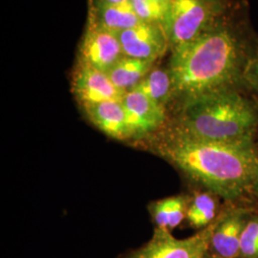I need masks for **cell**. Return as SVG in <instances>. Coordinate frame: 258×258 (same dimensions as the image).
Returning a JSON list of instances; mask_svg holds the SVG:
<instances>
[{
  "label": "cell",
  "mask_w": 258,
  "mask_h": 258,
  "mask_svg": "<svg viewBox=\"0 0 258 258\" xmlns=\"http://www.w3.org/2000/svg\"><path fill=\"white\" fill-rule=\"evenodd\" d=\"M255 34L246 8L234 4L201 36L171 50L167 65L179 105L209 93L242 87V73Z\"/></svg>",
  "instance_id": "obj_1"
},
{
  "label": "cell",
  "mask_w": 258,
  "mask_h": 258,
  "mask_svg": "<svg viewBox=\"0 0 258 258\" xmlns=\"http://www.w3.org/2000/svg\"><path fill=\"white\" fill-rule=\"evenodd\" d=\"M148 147L184 176L210 192L234 200L249 191L258 174L254 144H225L197 138L165 125L146 139Z\"/></svg>",
  "instance_id": "obj_2"
},
{
  "label": "cell",
  "mask_w": 258,
  "mask_h": 258,
  "mask_svg": "<svg viewBox=\"0 0 258 258\" xmlns=\"http://www.w3.org/2000/svg\"><path fill=\"white\" fill-rule=\"evenodd\" d=\"M185 133L225 144H254L258 130V104L231 87L199 96L179 105L173 122Z\"/></svg>",
  "instance_id": "obj_3"
},
{
  "label": "cell",
  "mask_w": 258,
  "mask_h": 258,
  "mask_svg": "<svg viewBox=\"0 0 258 258\" xmlns=\"http://www.w3.org/2000/svg\"><path fill=\"white\" fill-rule=\"evenodd\" d=\"M234 4L231 0H172L164 24L170 51L201 36Z\"/></svg>",
  "instance_id": "obj_4"
},
{
  "label": "cell",
  "mask_w": 258,
  "mask_h": 258,
  "mask_svg": "<svg viewBox=\"0 0 258 258\" xmlns=\"http://www.w3.org/2000/svg\"><path fill=\"white\" fill-rule=\"evenodd\" d=\"M215 221L190 237L178 239L170 231L156 229L144 247L125 258H203L211 248Z\"/></svg>",
  "instance_id": "obj_5"
},
{
  "label": "cell",
  "mask_w": 258,
  "mask_h": 258,
  "mask_svg": "<svg viewBox=\"0 0 258 258\" xmlns=\"http://www.w3.org/2000/svg\"><path fill=\"white\" fill-rule=\"evenodd\" d=\"M123 55L155 62L170 50L165 27L161 24L140 23L118 35Z\"/></svg>",
  "instance_id": "obj_6"
},
{
  "label": "cell",
  "mask_w": 258,
  "mask_h": 258,
  "mask_svg": "<svg viewBox=\"0 0 258 258\" xmlns=\"http://www.w3.org/2000/svg\"><path fill=\"white\" fill-rule=\"evenodd\" d=\"M122 56L118 35L87 25L80 46L79 64L107 73Z\"/></svg>",
  "instance_id": "obj_7"
},
{
  "label": "cell",
  "mask_w": 258,
  "mask_h": 258,
  "mask_svg": "<svg viewBox=\"0 0 258 258\" xmlns=\"http://www.w3.org/2000/svg\"><path fill=\"white\" fill-rule=\"evenodd\" d=\"M125 108L133 140H146L166 124V109L137 89L125 93Z\"/></svg>",
  "instance_id": "obj_8"
},
{
  "label": "cell",
  "mask_w": 258,
  "mask_h": 258,
  "mask_svg": "<svg viewBox=\"0 0 258 258\" xmlns=\"http://www.w3.org/2000/svg\"><path fill=\"white\" fill-rule=\"evenodd\" d=\"M72 93L81 105L86 103L121 101L124 93L111 82L107 73L85 65H77L72 77Z\"/></svg>",
  "instance_id": "obj_9"
},
{
  "label": "cell",
  "mask_w": 258,
  "mask_h": 258,
  "mask_svg": "<svg viewBox=\"0 0 258 258\" xmlns=\"http://www.w3.org/2000/svg\"><path fill=\"white\" fill-rule=\"evenodd\" d=\"M250 213L245 209L225 212L215 220L211 247L220 258H236L240 255L241 237Z\"/></svg>",
  "instance_id": "obj_10"
},
{
  "label": "cell",
  "mask_w": 258,
  "mask_h": 258,
  "mask_svg": "<svg viewBox=\"0 0 258 258\" xmlns=\"http://www.w3.org/2000/svg\"><path fill=\"white\" fill-rule=\"evenodd\" d=\"M82 107L89 121L106 136L118 141L133 140L127 114L121 101L86 103Z\"/></svg>",
  "instance_id": "obj_11"
},
{
  "label": "cell",
  "mask_w": 258,
  "mask_h": 258,
  "mask_svg": "<svg viewBox=\"0 0 258 258\" xmlns=\"http://www.w3.org/2000/svg\"><path fill=\"white\" fill-rule=\"evenodd\" d=\"M140 23L142 22L134 12L130 0L119 3L89 0L87 23L89 26L119 35Z\"/></svg>",
  "instance_id": "obj_12"
},
{
  "label": "cell",
  "mask_w": 258,
  "mask_h": 258,
  "mask_svg": "<svg viewBox=\"0 0 258 258\" xmlns=\"http://www.w3.org/2000/svg\"><path fill=\"white\" fill-rule=\"evenodd\" d=\"M154 64L155 62L149 60L123 55L107 72V75L114 85L125 94L138 86Z\"/></svg>",
  "instance_id": "obj_13"
},
{
  "label": "cell",
  "mask_w": 258,
  "mask_h": 258,
  "mask_svg": "<svg viewBox=\"0 0 258 258\" xmlns=\"http://www.w3.org/2000/svg\"><path fill=\"white\" fill-rule=\"evenodd\" d=\"M135 89L146 94L166 109V106L174 101L173 83L167 67L154 65Z\"/></svg>",
  "instance_id": "obj_14"
},
{
  "label": "cell",
  "mask_w": 258,
  "mask_h": 258,
  "mask_svg": "<svg viewBox=\"0 0 258 258\" xmlns=\"http://www.w3.org/2000/svg\"><path fill=\"white\" fill-rule=\"evenodd\" d=\"M212 194H197L188 203L186 219L195 229H205L215 221L217 203Z\"/></svg>",
  "instance_id": "obj_15"
},
{
  "label": "cell",
  "mask_w": 258,
  "mask_h": 258,
  "mask_svg": "<svg viewBox=\"0 0 258 258\" xmlns=\"http://www.w3.org/2000/svg\"><path fill=\"white\" fill-rule=\"evenodd\" d=\"M130 3L141 22L164 26L169 6L156 0H130Z\"/></svg>",
  "instance_id": "obj_16"
},
{
  "label": "cell",
  "mask_w": 258,
  "mask_h": 258,
  "mask_svg": "<svg viewBox=\"0 0 258 258\" xmlns=\"http://www.w3.org/2000/svg\"><path fill=\"white\" fill-rule=\"evenodd\" d=\"M242 87L254 97L258 104V36L254 35L242 73Z\"/></svg>",
  "instance_id": "obj_17"
},
{
  "label": "cell",
  "mask_w": 258,
  "mask_h": 258,
  "mask_svg": "<svg viewBox=\"0 0 258 258\" xmlns=\"http://www.w3.org/2000/svg\"><path fill=\"white\" fill-rule=\"evenodd\" d=\"M240 256L258 258V217H252L247 223L240 243Z\"/></svg>",
  "instance_id": "obj_18"
},
{
  "label": "cell",
  "mask_w": 258,
  "mask_h": 258,
  "mask_svg": "<svg viewBox=\"0 0 258 258\" xmlns=\"http://www.w3.org/2000/svg\"><path fill=\"white\" fill-rule=\"evenodd\" d=\"M250 191L253 192L256 196H258V174L256 176V178H255V180H254V182H253V184L251 185Z\"/></svg>",
  "instance_id": "obj_19"
},
{
  "label": "cell",
  "mask_w": 258,
  "mask_h": 258,
  "mask_svg": "<svg viewBox=\"0 0 258 258\" xmlns=\"http://www.w3.org/2000/svg\"><path fill=\"white\" fill-rule=\"evenodd\" d=\"M98 1H103V2H111V3H119V2H124L128 0H98Z\"/></svg>",
  "instance_id": "obj_20"
},
{
  "label": "cell",
  "mask_w": 258,
  "mask_h": 258,
  "mask_svg": "<svg viewBox=\"0 0 258 258\" xmlns=\"http://www.w3.org/2000/svg\"><path fill=\"white\" fill-rule=\"evenodd\" d=\"M156 1L162 3V4H164V5H166V6H169L172 0H156Z\"/></svg>",
  "instance_id": "obj_21"
},
{
  "label": "cell",
  "mask_w": 258,
  "mask_h": 258,
  "mask_svg": "<svg viewBox=\"0 0 258 258\" xmlns=\"http://www.w3.org/2000/svg\"><path fill=\"white\" fill-rule=\"evenodd\" d=\"M203 258H220V257H219V256H217V255H212V256H211V255H208V254H206V255H205V256H204Z\"/></svg>",
  "instance_id": "obj_22"
},
{
  "label": "cell",
  "mask_w": 258,
  "mask_h": 258,
  "mask_svg": "<svg viewBox=\"0 0 258 258\" xmlns=\"http://www.w3.org/2000/svg\"><path fill=\"white\" fill-rule=\"evenodd\" d=\"M256 139H257V140H256V142H255V146H256V148H257L258 149V135L256 136Z\"/></svg>",
  "instance_id": "obj_23"
}]
</instances>
